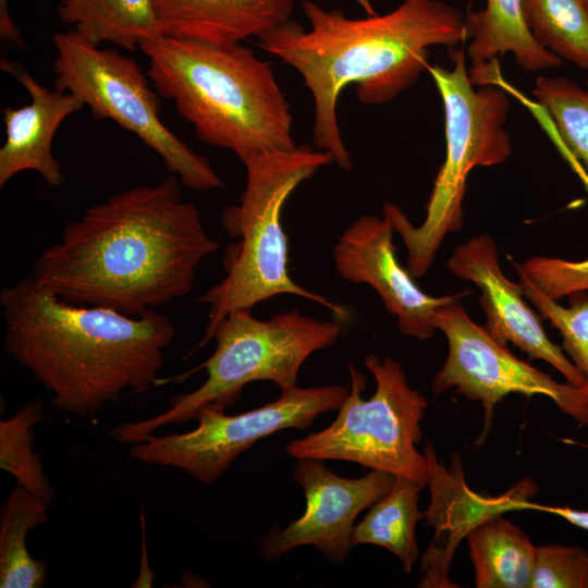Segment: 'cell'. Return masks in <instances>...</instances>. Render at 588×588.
<instances>
[{
	"label": "cell",
	"instance_id": "1",
	"mask_svg": "<svg viewBox=\"0 0 588 588\" xmlns=\"http://www.w3.org/2000/svg\"><path fill=\"white\" fill-rule=\"evenodd\" d=\"M182 186L170 174L88 207L41 252L30 275L65 302L128 316L188 295L219 243Z\"/></svg>",
	"mask_w": 588,
	"mask_h": 588
},
{
	"label": "cell",
	"instance_id": "2",
	"mask_svg": "<svg viewBox=\"0 0 588 588\" xmlns=\"http://www.w3.org/2000/svg\"><path fill=\"white\" fill-rule=\"evenodd\" d=\"M305 28L289 19L257 38V46L293 68L314 99L313 143L350 171L338 101L348 85L365 105H379L408 89L427 71L430 48L465 40L462 13L440 0H403L394 10L351 19L303 1Z\"/></svg>",
	"mask_w": 588,
	"mask_h": 588
},
{
	"label": "cell",
	"instance_id": "3",
	"mask_svg": "<svg viewBox=\"0 0 588 588\" xmlns=\"http://www.w3.org/2000/svg\"><path fill=\"white\" fill-rule=\"evenodd\" d=\"M3 348L54 408L91 417L124 393L160 382L174 323L149 309L128 316L61 299L30 274L0 292Z\"/></svg>",
	"mask_w": 588,
	"mask_h": 588
},
{
	"label": "cell",
	"instance_id": "4",
	"mask_svg": "<svg viewBox=\"0 0 588 588\" xmlns=\"http://www.w3.org/2000/svg\"><path fill=\"white\" fill-rule=\"evenodd\" d=\"M139 49L157 93L174 103L205 144L241 161L296 147L285 94L270 62L252 48L159 35Z\"/></svg>",
	"mask_w": 588,
	"mask_h": 588
},
{
	"label": "cell",
	"instance_id": "5",
	"mask_svg": "<svg viewBox=\"0 0 588 588\" xmlns=\"http://www.w3.org/2000/svg\"><path fill=\"white\" fill-rule=\"evenodd\" d=\"M242 163L246 182L240 200L222 212V225L232 240L225 277L205 291L198 302L208 306V322L198 347L208 344L217 326L232 311L252 309L268 298L290 294L330 309L339 320L346 310L323 295L297 284L287 269V238L281 215L290 195L333 157L307 145L255 154Z\"/></svg>",
	"mask_w": 588,
	"mask_h": 588
},
{
	"label": "cell",
	"instance_id": "6",
	"mask_svg": "<svg viewBox=\"0 0 588 588\" xmlns=\"http://www.w3.org/2000/svg\"><path fill=\"white\" fill-rule=\"evenodd\" d=\"M452 69L429 65L444 109L445 158L426 204L424 221L415 226L399 206L384 203L383 217L399 233L407 250V269L424 277L450 233L463 226L466 181L477 167L504 162L512 152L504 128L509 94L497 85L478 89L471 83L463 49L449 48Z\"/></svg>",
	"mask_w": 588,
	"mask_h": 588
},
{
	"label": "cell",
	"instance_id": "7",
	"mask_svg": "<svg viewBox=\"0 0 588 588\" xmlns=\"http://www.w3.org/2000/svg\"><path fill=\"white\" fill-rule=\"evenodd\" d=\"M342 328L339 321L319 320L297 310L282 311L269 319H257L250 309L230 313L216 328L213 353L198 367L207 379L196 390L177 395L157 416L120 424L110 437L134 444L160 428L194 419L206 406L224 409L254 381H271L281 392L296 385L299 369L315 352L333 345Z\"/></svg>",
	"mask_w": 588,
	"mask_h": 588
},
{
	"label": "cell",
	"instance_id": "8",
	"mask_svg": "<svg viewBox=\"0 0 588 588\" xmlns=\"http://www.w3.org/2000/svg\"><path fill=\"white\" fill-rule=\"evenodd\" d=\"M364 363L375 378V394L362 397L366 379L350 363L351 389L336 419L318 432L289 442L285 452L296 460L353 462L427 486L428 460L416 449L422 437L426 399L408 384L396 360L369 354Z\"/></svg>",
	"mask_w": 588,
	"mask_h": 588
},
{
	"label": "cell",
	"instance_id": "9",
	"mask_svg": "<svg viewBox=\"0 0 588 588\" xmlns=\"http://www.w3.org/2000/svg\"><path fill=\"white\" fill-rule=\"evenodd\" d=\"M52 40L56 89L76 96L94 119L112 120L136 135L183 186L200 192L223 186L210 162L162 122L160 95L134 59L94 46L73 29Z\"/></svg>",
	"mask_w": 588,
	"mask_h": 588
},
{
	"label": "cell",
	"instance_id": "10",
	"mask_svg": "<svg viewBox=\"0 0 588 588\" xmlns=\"http://www.w3.org/2000/svg\"><path fill=\"white\" fill-rule=\"evenodd\" d=\"M348 390L329 384L295 385L260 407L228 415L212 406L194 417L197 427L183 433L143 438L132 444V460L182 470L203 483L217 481L244 451L272 433L290 428L306 429L322 413L340 408Z\"/></svg>",
	"mask_w": 588,
	"mask_h": 588
},
{
	"label": "cell",
	"instance_id": "11",
	"mask_svg": "<svg viewBox=\"0 0 588 588\" xmlns=\"http://www.w3.org/2000/svg\"><path fill=\"white\" fill-rule=\"evenodd\" d=\"M432 324L445 335L449 346L443 366L433 377L432 392L438 395L454 389L467 400L481 403L483 428L477 445L491 429L495 405L512 393L544 395L579 425L588 426V387L558 382L515 357L507 345L469 317L460 301L439 307Z\"/></svg>",
	"mask_w": 588,
	"mask_h": 588
},
{
	"label": "cell",
	"instance_id": "12",
	"mask_svg": "<svg viewBox=\"0 0 588 588\" xmlns=\"http://www.w3.org/2000/svg\"><path fill=\"white\" fill-rule=\"evenodd\" d=\"M292 477L304 491L306 509L296 520L284 528L274 526L260 538V554L267 561L311 544L329 560L342 563L354 547L357 515L389 492L396 479L376 469L360 478H344L316 458H298Z\"/></svg>",
	"mask_w": 588,
	"mask_h": 588
},
{
	"label": "cell",
	"instance_id": "13",
	"mask_svg": "<svg viewBox=\"0 0 588 588\" xmlns=\"http://www.w3.org/2000/svg\"><path fill=\"white\" fill-rule=\"evenodd\" d=\"M393 233L384 217L359 216L333 246L334 267L343 280L372 287L388 313L395 317L401 333L427 340L436 331L434 311L448 303L461 301L470 291L432 296L420 290L409 270L396 258Z\"/></svg>",
	"mask_w": 588,
	"mask_h": 588
},
{
	"label": "cell",
	"instance_id": "14",
	"mask_svg": "<svg viewBox=\"0 0 588 588\" xmlns=\"http://www.w3.org/2000/svg\"><path fill=\"white\" fill-rule=\"evenodd\" d=\"M446 268L454 277L480 290L479 305L486 315L483 327L499 343H512L530 359L550 364L567 382L588 387L578 368L549 339L542 317L524 299L519 282L511 281L503 273L498 246L490 234L476 235L457 246Z\"/></svg>",
	"mask_w": 588,
	"mask_h": 588
},
{
	"label": "cell",
	"instance_id": "15",
	"mask_svg": "<svg viewBox=\"0 0 588 588\" xmlns=\"http://www.w3.org/2000/svg\"><path fill=\"white\" fill-rule=\"evenodd\" d=\"M0 68L12 75L30 97L28 105L2 110L5 140L0 148V187L25 171H34L48 185L59 187L64 175L52 154V140L60 125L85 105L70 93L48 89L26 69L4 57Z\"/></svg>",
	"mask_w": 588,
	"mask_h": 588
},
{
	"label": "cell",
	"instance_id": "16",
	"mask_svg": "<svg viewBox=\"0 0 588 588\" xmlns=\"http://www.w3.org/2000/svg\"><path fill=\"white\" fill-rule=\"evenodd\" d=\"M160 35L215 45L259 38L291 19L273 0H152Z\"/></svg>",
	"mask_w": 588,
	"mask_h": 588
},
{
	"label": "cell",
	"instance_id": "17",
	"mask_svg": "<svg viewBox=\"0 0 588 588\" xmlns=\"http://www.w3.org/2000/svg\"><path fill=\"white\" fill-rule=\"evenodd\" d=\"M467 56L471 66L486 64L503 53H512L528 72L559 68L562 60L541 46L530 33L522 0H487L483 9L464 20Z\"/></svg>",
	"mask_w": 588,
	"mask_h": 588
},
{
	"label": "cell",
	"instance_id": "18",
	"mask_svg": "<svg viewBox=\"0 0 588 588\" xmlns=\"http://www.w3.org/2000/svg\"><path fill=\"white\" fill-rule=\"evenodd\" d=\"M466 539L477 588H529L538 547L517 525L491 515Z\"/></svg>",
	"mask_w": 588,
	"mask_h": 588
},
{
	"label": "cell",
	"instance_id": "19",
	"mask_svg": "<svg viewBox=\"0 0 588 588\" xmlns=\"http://www.w3.org/2000/svg\"><path fill=\"white\" fill-rule=\"evenodd\" d=\"M58 15L97 47L109 42L135 51L160 35L152 0H60Z\"/></svg>",
	"mask_w": 588,
	"mask_h": 588
},
{
	"label": "cell",
	"instance_id": "20",
	"mask_svg": "<svg viewBox=\"0 0 588 588\" xmlns=\"http://www.w3.org/2000/svg\"><path fill=\"white\" fill-rule=\"evenodd\" d=\"M425 487L417 480L396 477L391 490L354 526V546H380L392 552L402 562L404 571L411 573L419 558L416 526L425 518V512L418 509L419 493Z\"/></svg>",
	"mask_w": 588,
	"mask_h": 588
},
{
	"label": "cell",
	"instance_id": "21",
	"mask_svg": "<svg viewBox=\"0 0 588 588\" xmlns=\"http://www.w3.org/2000/svg\"><path fill=\"white\" fill-rule=\"evenodd\" d=\"M49 504L16 482L1 506L0 587L40 588L47 583L44 560L27 550V535L47 520Z\"/></svg>",
	"mask_w": 588,
	"mask_h": 588
},
{
	"label": "cell",
	"instance_id": "22",
	"mask_svg": "<svg viewBox=\"0 0 588 588\" xmlns=\"http://www.w3.org/2000/svg\"><path fill=\"white\" fill-rule=\"evenodd\" d=\"M536 40L579 69L588 70V7L584 0H522Z\"/></svg>",
	"mask_w": 588,
	"mask_h": 588
},
{
	"label": "cell",
	"instance_id": "23",
	"mask_svg": "<svg viewBox=\"0 0 588 588\" xmlns=\"http://www.w3.org/2000/svg\"><path fill=\"white\" fill-rule=\"evenodd\" d=\"M522 103L538 122L588 192V172L563 145L548 112L537 100L529 97L524 98ZM515 264L547 296L554 301L575 293L588 292V258L568 260L535 256L528 258L522 265Z\"/></svg>",
	"mask_w": 588,
	"mask_h": 588
},
{
	"label": "cell",
	"instance_id": "24",
	"mask_svg": "<svg viewBox=\"0 0 588 588\" xmlns=\"http://www.w3.org/2000/svg\"><path fill=\"white\" fill-rule=\"evenodd\" d=\"M45 416L41 401H29L12 417L0 421V467L50 505L53 491L41 460L33 450V427Z\"/></svg>",
	"mask_w": 588,
	"mask_h": 588
},
{
	"label": "cell",
	"instance_id": "25",
	"mask_svg": "<svg viewBox=\"0 0 588 588\" xmlns=\"http://www.w3.org/2000/svg\"><path fill=\"white\" fill-rule=\"evenodd\" d=\"M534 96L552 119L566 149L588 172V85L565 77L539 76Z\"/></svg>",
	"mask_w": 588,
	"mask_h": 588
},
{
	"label": "cell",
	"instance_id": "26",
	"mask_svg": "<svg viewBox=\"0 0 588 588\" xmlns=\"http://www.w3.org/2000/svg\"><path fill=\"white\" fill-rule=\"evenodd\" d=\"M524 296L543 320L561 334L563 350L585 377L588 385V295L572 294L568 306L547 296L514 262Z\"/></svg>",
	"mask_w": 588,
	"mask_h": 588
},
{
	"label": "cell",
	"instance_id": "27",
	"mask_svg": "<svg viewBox=\"0 0 588 588\" xmlns=\"http://www.w3.org/2000/svg\"><path fill=\"white\" fill-rule=\"evenodd\" d=\"M529 588H588V552L578 546L538 547Z\"/></svg>",
	"mask_w": 588,
	"mask_h": 588
},
{
	"label": "cell",
	"instance_id": "28",
	"mask_svg": "<svg viewBox=\"0 0 588 588\" xmlns=\"http://www.w3.org/2000/svg\"><path fill=\"white\" fill-rule=\"evenodd\" d=\"M528 510H536L554 514L567 520L568 523L588 531V511L572 509L568 506H549L536 503H529Z\"/></svg>",
	"mask_w": 588,
	"mask_h": 588
},
{
	"label": "cell",
	"instance_id": "29",
	"mask_svg": "<svg viewBox=\"0 0 588 588\" xmlns=\"http://www.w3.org/2000/svg\"><path fill=\"white\" fill-rule=\"evenodd\" d=\"M0 36L1 39L17 47L24 48V40L10 14L9 0H0Z\"/></svg>",
	"mask_w": 588,
	"mask_h": 588
},
{
	"label": "cell",
	"instance_id": "30",
	"mask_svg": "<svg viewBox=\"0 0 588 588\" xmlns=\"http://www.w3.org/2000/svg\"><path fill=\"white\" fill-rule=\"evenodd\" d=\"M273 1L281 3L283 5H286L289 8H292V9L294 8V0H273Z\"/></svg>",
	"mask_w": 588,
	"mask_h": 588
},
{
	"label": "cell",
	"instance_id": "31",
	"mask_svg": "<svg viewBox=\"0 0 588 588\" xmlns=\"http://www.w3.org/2000/svg\"><path fill=\"white\" fill-rule=\"evenodd\" d=\"M584 1L586 2L587 7H588V0H584Z\"/></svg>",
	"mask_w": 588,
	"mask_h": 588
},
{
	"label": "cell",
	"instance_id": "32",
	"mask_svg": "<svg viewBox=\"0 0 588 588\" xmlns=\"http://www.w3.org/2000/svg\"><path fill=\"white\" fill-rule=\"evenodd\" d=\"M587 85H588V81H587Z\"/></svg>",
	"mask_w": 588,
	"mask_h": 588
}]
</instances>
